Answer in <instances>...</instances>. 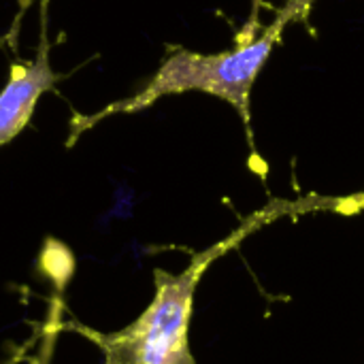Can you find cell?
Returning a JSON list of instances; mask_svg holds the SVG:
<instances>
[{
  "instance_id": "cell-1",
  "label": "cell",
  "mask_w": 364,
  "mask_h": 364,
  "mask_svg": "<svg viewBox=\"0 0 364 364\" xmlns=\"http://www.w3.org/2000/svg\"><path fill=\"white\" fill-rule=\"evenodd\" d=\"M346 200L331 198H301V200H271L260 211L247 215L228 237L194 254L181 273L154 271L156 292L147 309L126 328L109 335L81 328L105 354V364H196L190 348V322L194 314L196 288L215 260L237 250L247 237L282 218H294L311 211H326Z\"/></svg>"
},
{
  "instance_id": "cell-2",
  "label": "cell",
  "mask_w": 364,
  "mask_h": 364,
  "mask_svg": "<svg viewBox=\"0 0 364 364\" xmlns=\"http://www.w3.org/2000/svg\"><path fill=\"white\" fill-rule=\"evenodd\" d=\"M305 0H292L279 17L254 41L224 53H211L200 55L186 49H179L171 53L158 73L149 79V83L134 94L132 98H126L122 102L109 105L107 109L81 117L75 115L73 119V136H77L81 130L90 128L92 124L113 115V113H134L141 109L151 107L156 100L168 94H181V92H207L211 96H218L220 100L232 105L237 113L241 115L243 124L250 126V94L256 77L260 75L264 62L271 55L273 45L279 41L284 28L301 13Z\"/></svg>"
},
{
  "instance_id": "cell-3",
  "label": "cell",
  "mask_w": 364,
  "mask_h": 364,
  "mask_svg": "<svg viewBox=\"0 0 364 364\" xmlns=\"http://www.w3.org/2000/svg\"><path fill=\"white\" fill-rule=\"evenodd\" d=\"M45 6L41 11V41L36 55L26 62H13L9 79L0 90V147L13 141L32 119L38 98L49 92L60 79L49 64V38L45 28Z\"/></svg>"
},
{
  "instance_id": "cell-4",
  "label": "cell",
  "mask_w": 364,
  "mask_h": 364,
  "mask_svg": "<svg viewBox=\"0 0 364 364\" xmlns=\"http://www.w3.org/2000/svg\"><path fill=\"white\" fill-rule=\"evenodd\" d=\"M43 267H45V273L58 284V286H64L73 273V256L70 252L62 245V243H47L45 252H43Z\"/></svg>"
}]
</instances>
